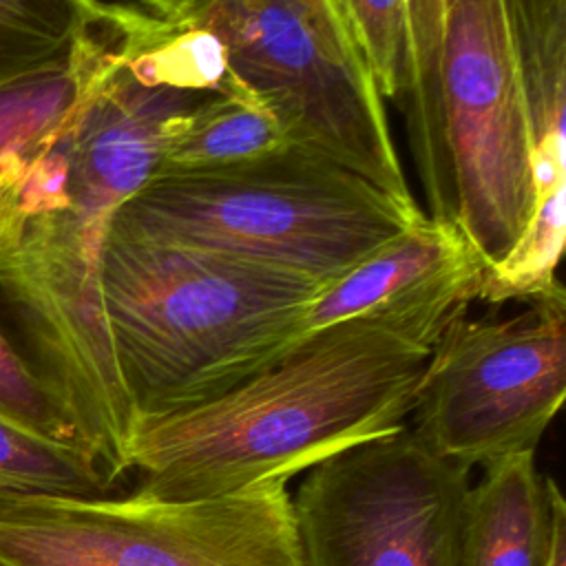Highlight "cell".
Here are the masks:
<instances>
[{
    "instance_id": "12",
    "label": "cell",
    "mask_w": 566,
    "mask_h": 566,
    "mask_svg": "<svg viewBox=\"0 0 566 566\" xmlns=\"http://www.w3.org/2000/svg\"><path fill=\"white\" fill-rule=\"evenodd\" d=\"M551 506L535 451L484 467L464 504L460 566H542Z\"/></svg>"
},
{
    "instance_id": "7",
    "label": "cell",
    "mask_w": 566,
    "mask_h": 566,
    "mask_svg": "<svg viewBox=\"0 0 566 566\" xmlns=\"http://www.w3.org/2000/svg\"><path fill=\"white\" fill-rule=\"evenodd\" d=\"M524 310L458 316L431 347L418 380L413 433L467 469L535 451L566 396V294L562 283Z\"/></svg>"
},
{
    "instance_id": "17",
    "label": "cell",
    "mask_w": 566,
    "mask_h": 566,
    "mask_svg": "<svg viewBox=\"0 0 566 566\" xmlns=\"http://www.w3.org/2000/svg\"><path fill=\"white\" fill-rule=\"evenodd\" d=\"M111 486L86 451L0 420V493L106 495Z\"/></svg>"
},
{
    "instance_id": "9",
    "label": "cell",
    "mask_w": 566,
    "mask_h": 566,
    "mask_svg": "<svg viewBox=\"0 0 566 566\" xmlns=\"http://www.w3.org/2000/svg\"><path fill=\"white\" fill-rule=\"evenodd\" d=\"M469 473L407 427L323 460L292 500L303 566H460Z\"/></svg>"
},
{
    "instance_id": "18",
    "label": "cell",
    "mask_w": 566,
    "mask_h": 566,
    "mask_svg": "<svg viewBox=\"0 0 566 566\" xmlns=\"http://www.w3.org/2000/svg\"><path fill=\"white\" fill-rule=\"evenodd\" d=\"M382 99L402 113L411 91V0H343Z\"/></svg>"
},
{
    "instance_id": "8",
    "label": "cell",
    "mask_w": 566,
    "mask_h": 566,
    "mask_svg": "<svg viewBox=\"0 0 566 566\" xmlns=\"http://www.w3.org/2000/svg\"><path fill=\"white\" fill-rule=\"evenodd\" d=\"M440 97L455 228L489 274L515 252L535 214L533 126L506 0L453 4Z\"/></svg>"
},
{
    "instance_id": "1",
    "label": "cell",
    "mask_w": 566,
    "mask_h": 566,
    "mask_svg": "<svg viewBox=\"0 0 566 566\" xmlns=\"http://www.w3.org/2000/svg\"><path fill=\"white\" fill-rule=\"evenodd\" d=\"M228 82L206 31L113 4L108 51L80 104L0 166V329L111 482L130 471L137 418L104 323L102 243L177 117Z\"/></svg>"
},
{
    "instance_id": "21",
    "label": "cell",
    "mask_w": 566,
    "mask_h": 566,
    "mask_svg": "<svg viewBox=\"0 0 566 566\" xmlns=\"http://www.w3.org/2000/svg\"><path fill=\"white\" fill-rule=\"evenodd\" d=\"M142 2L150 9H155L157 18L172 20V18L184 15L188 9H192L201 0H142Z\"/></svg>"
},
{
    "instance_id": "6",
    "label": "cell",
    "mask_w": 566,
    "mask_h": 566,
    "mask_svg": "<svg viewBox=\"0 0 566 566\" xmlns=\"http://www.w3.org/2000/svg\"><path fill=\"white\" fill-rule=\"evenodd\" d=\"M0 566H303L287 482L219 497L0 493Z\"/></svg>"
},
{
    "instance_id": "15",
    "label": "cell",
    "mask_w": 566,
    "mask_h": 566,
    "mask_svg": "<svg viewBox=\"0 0 566 566\" xmlns=\"http://www.w3.org/2000/svg\"><path fill=\"white\" fill-rule=\"evenodd\" d=\"M111 18L113 4H106L66 64L0 86V166L44 139L80 104L108 51Z\"/></svg>"
},
{
    "instance_id": "4",
    "label": "cell",
    "mask_w": 566,
    "mask_h": 566,
    "mask_svg": "<svg viewBox=\"0 0 566 566\" xmlns=\"http://www.w3.org/2000/svg\"><path fill=\"white\" fill-rule=\"evenodd\" d=\"M422 214L329 157L285 144L221 168L153 172L108 226L332 283Z\"/></svg>"
},
{
    "instance_id": "10",
    "label": "cell",
    "mask_w": 566,
    "mask_h": 566,
    "mask_svg": "<svg viewBox=\"0 0 566 566\" xmlns=\"http://www.w3.org/2000/svg\"><path fill=\"white\" fill-rule=\"evenodd\" d=\"M484 276L486 265L462 232L424 212L316 294L301 338L340 321L378 318L433 347L480 301Z\"/></svg>"
},
{
    "instance_id": "3",
    "label": "cell",
    "mask_w": 566,
    "mask_h": 566,
    "mask_svg": "<svg viewBox=\"0 0 566 566\" xmlns=\"http://www.w3.org/2000/svg\"><path fill=\"white\" fill-rule=\"evenodd\" d=\"M97 279L137 429L274 365L301 340L305 312L327 285L274 263L111 226Z\"/></svg>"
},
{
    "instance_id": "2",
    "label": "cell",
    "mask_w": 566,
    "mask_h": 566,
    "mask_svg": "<svg viewBox=\"0 0 566 566\" xmlns=\"http://www.w3.org/2000/svg\"><path fill=\"white\" fill-rule=\"evenodd\" d=\"M431 347L378 318L303 336L274 365L199 407L142 422L135 493L201 500L287 482L405 427Z\"/></svg>"
},
{
    "instance_id": "20",
    "label": "cell",
    "mask_w": 566,
    "mask_h": 566,
    "mask_svg": "<svg viewBox=\"0 0 566 566\" xmlns=\"http://www.w3.org/2000/svg\"><path fill=\"white\" fill-rule=\"evenodd\" d=\"M544 484L551 506V528L542 566H566V502L551 475H544Z\"/></svg>"
},
{
    "instance_id": "5",
    "label": "cell",
    "mask_w": 566,
    "mask_h": 566,
    "mask_svg": "<svg viewBox=\"0 0 566 566\" xmlns=\"http://www.w3.org/2000/svg\"><path fill=\"white\" fill-rule=\"evenodd\" d=\"M172 20L217 42L226 71L270 111L290 144L418 206L343 0H201Z\"/></svg>"
},
{
    "instance_id": "11",
    "label": "cell",
    "mask_w": 566,
    "mask_h": 566,
    "mask_svg": "<svg viewBox=\"0 0 566 566\" xmlns=\"http://www.w3.org/2000/svg\"><path fill=\"white\" fill-rule=\"evenodd\" d=\"M535 144V214L480 301L504 305L553 285L566 232V0H506Z\"/></svg>"
},
{
    "instance_id": "13",
    "label": "cell",
    "mask_w": 566,
    "mask_h": 566,
    "mask_svg": "<svg viewBox=\"0 0 566 566\" xmlns=\"http://www.w3.org/2000/svg\"><path fill=\"white\" fill-rule=\"evenodd\" d=\"M290 144L270 111L232 75L172 124L155 172L208 170Z\"/></svg>"
},
{
    "instance_id": "16",
    "label": "cell",
    "mask_w": 566,
    "mask_h": 566,
    "mask_svg": "<svg viewBox=\"0 0 566 566\" xmlns=\"http://www.w3.org/2000/svg\"><path fill=\"white\" fill-rule=\"evenodd\" d=\"M104 11L99 0H0V86L66 64Z\"/></svg>"
},
{
    "instance_id": "19",
    "label": "cell",
    "mask_w": 566,
    "mask_h": 566,
    "mask_svg": "<svg viewBox=\"0 0 566 566\" xmlns=\"http://www.w3.org/2000/svg\"><path fill=\"white\" fill-rule=\"evenodd\" d=\"M0 420L20 424L53 442L82 449L91 455L77 424L73 422L62 400L42 380V376L29 365V360L15 349V345L7 338L2 329H0Z\"/></svg>"
},
{
    "instance_id": "14",
    "label": "cell",
    "mask_w": 566,
    "mask_h": 566,
    "mask_svg": "<svg viewBox=\"0 0 566 566\" xmlns=\"http://www.w3.org/2000/svg\"><path fill=\"white\" fill-rule=\"evenodd\" d=\"M458 0H411V91L402 108L416 175L429 203H447L453 195L444 142L440 57L447 18Z\"/></svg>"
}]
</instances>
